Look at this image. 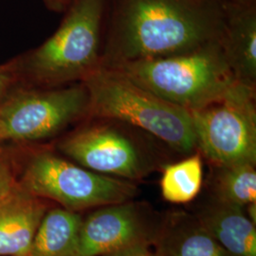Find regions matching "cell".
I'll use <instances>...</instances> for the list:
<instances>
[{
	"instance_id": "obj_5",
	"label": "cell",
	"mask_w": 256,
	"mask_h": 256,
	"mask_svg": "<svg viewBox=\"0 0 256 256\" xmlns=\"http://www.w3.org/2000/svg\"><path fill=\"white\" fill-rule=\"evenodd\" d=\"M106 0H75L54 34L19 63L32 88H54L82 82L101 66Z\"/></svg>"
},
{
	"instance_id": "obj_7",
	"label": "cell",
	"mask_w": 256,
	"mask_h": 256,
	"mask_svg": "<svg viewBox=\"0 0 256 256\" xmlns=\"http://www.w3.org/2000/svg\"><path fill=\"white\" fill-rule=\"evenodd\" d=\"M190 113L198 150L210 165H256V90L238 84Z\"/></svg>"
},
{
	"instance_id": "obj_21",
	"label": "cell",
	"mask_w": 256,
	"mask_h": 256,
	"mask_svg": "<svg viewBox=\"0 0 256 256\" xmlns=\"http://www.w3.org/2000/svg\"><path fill=\"white\" fill-rule=\"evenodd\" d=\"M3 142V138H2V135H1V131H0V142Z\"/></svg>"
},
{
	"instance_id": "obj_11",
	"label": "cell",
	"mask_w": 256,
	"mask_h": 256,
	"mask_svg": "<svg viewBox=\"0 0 256 256\" xmlns=\"http://www.w3.org/2000/svg\"><path fill=\"white\" fill-rule=\"evenodd\" d=\"M48 200L20 183L0 198V256H28Z\"/></svg>"
},
{
	"instance_id": "obj_13",
	"label": "cell",
	"mask_w": 256,
	"mask_h": 256,
	"mask_svg": "<svg viewBox=\"0 0 256 256\" xmlns=\"http://www.w3.org/2000/svg\"><path fill=\"white\" fill-rule=\"evenodd\" d=\"M154 245L156 256H230L194 214L184 212L164 218Z\"/></svg>"
},
{
	"instance_id": "obj_19",
	"label": "cell",
	"mask_w": 256,
	"mask_h": 256,
	"mask_svg": "<svg viewBox=\"0 0 256 256\" xmlns=\"http://www.w3.org/2000/svg\"><path fill=\"white\" fill-rule=\"evenodd\" d=\"M150 246L151 245L147 243H137L106 254L102 256H150L152 254L149 250Z\"/></svg>"
},
{
	"instance_id": "obj_12",
	"label": "cell",
	"mask_w": 256,
	"mask_h": 256,
	"mask_svg": "<svg viewBox=\"0 0 256 256\" xmlns=\"http://www.w3.org/2000/svg\"><path fill=\"white\" fill-rule=\"evenodd\" d=\"M245 209L210 198L194 216L230 256H256V224Z\"/></svg>"
},
{
	"instance_id": "obj_14",
	"label": "cell",
	"mask_w": 256,
	"mask_h": 256,
	"mask_svg": "<svg viewBox=\"0 0 256 256\" xmlns=\"http://www.w3.org/2000/svg\"><path fill=\"white\" fill-rule=\"evenodd\" d=\"M82 222V216L74 210H46L28 256H77Z\"/></svg>"
},
{
	"instance_id": "obj_22",
	"label": "cell",
	"mask_w": 256,
	"mask_h": 256,
	"mask_svg": "<svg viewBox=\"0 0 256 256\" xmlns=\"http://www.w3.org/2000/svg\"><path fill=\"white\" fill-rule=\"evenodd\" d=\"M156 256V254H151V256Z\"/></svg>"
},
{
	"instance_id": "obj_2",
	"label": "cell",
	"mask_w": 256,
	"mask_h": 256,
	"mask_svg": "<svg viewBox=\"0 0 256 256\" xmlns=\"http://www.w3.org/2000/svg\"><path fill=\"white\" fill-rule=\"evenodd\" d=\"M79 124L57 148L99 174L135 182L162 170L178 155L156 138L120 120L88 117Z\"/></svg>"
},
{
	"instance_id": "obj_10",
	"label": "cell",
	"mask_w": 256,
	"mask_h": 256,
	"mask_svg": "<svg viewBox=\"0 0 256 256\" xmlns=\"http://www.w3.org/2000/svg\"><path fill=\"white\" fill-rule=\"evenodd\" d=\"M220 45L236 81L256 90V0H225Z\"/></svg>"
},
{
	"instance_id": "obj_15",
	"label": "cell",
	"mask_w": 256,
	"mask_h": 256,
	"mask_svg": "<svg viewBox=\"0 0 256 256\" xmlns=\"http://www.w3.org/2000/svg\"><path fill=\"white\" fill-rule=\"evenodd\" d=\"M256 165H210L212 198L245 209L256 202Z\"/></svg>"
},
{
	"instance_id": "obj_3",
	"label": "cell",
	"mask_w": 256,
	"mask_h": 256,
	"mask_svg": "<svg viewBox=\"0 0 256 256\" xmlns=\"http://www.w3.org/2000/svg\"><path fill=\"white\" fill-rule=\"evenodd\" d=\"M108 68L189 112L223 99L239 84L218 42L183 54L134 60Z\"/></svg>"
},
{
	"instance_id": "obj_9",
	"label": "cell",
	"mask_w": 256,
	"mask_h": 256,
	"mask_svg": "<svg viewBox=\"0 0 256 256\" xmlns=\"http://www.w3.org/2000/svg\"><path fill=\"white\" fill-rule=\"evenodd\" d=\"M162 220L146 202L102 206L82 220L77 256H102L137 243L153 245Z\"/></svg>"
},
{
	"instance_id": "obj_16",
	"label": "cell",
	"mask_w": 256,
	"mask_h": 256,
	"mask_svg": "<svg viewBox=\"0 0 256 256\" xmlns=\"http://www.w3.org/2000/svg\"><path fill=\"white\" fill-rule=\"evenodd\" d=\"M200 151L172 162L162 169L160 191L165 200L174 204L192 202L202 191L203 162Z\"/></svg>"
},
{
	"instance_id": "obj_20",
	"label": "cell",
	"mask_w": 256,
	"mask_h": 256,
	"mask_svg": "<svg viewBox=\"0 0 256 256\" xmlns=\"http://www.w3.org/2000/svg\"><path fill=\"white\" fill-rule=\"evenodd\" d=\"M75 0H43L46 9L54 12H64Z\"/></svg>"
},
{
	"instance_id": "obj_4",
	"label": "cell",
	"mask_w": 256,
	"mask_h": 256,
	"mask_svg": "<svg viewBox=\"0 0 256 256\" xmlns=\"http://www.w3.org/2000/svg\"><path fill=\"white\" fill-rule=\"evenodd\" d=\"M82 84L88 117L120 120L156 138L178 155L198 151L191 113L149 92L124 75L100 66Z\"/></svg>"
},
{
	"instance_id": "obj_1",
	"label": "cell",
	"mask_w": 256,
	"mask_h": 256,
	"mask_svg": "<svg viewBox=\"0 0 256 256\" xmlns=\"http://www.w3.org/2000/svg\"><path fill=\"white\" fill-rule=\"evenodd\" d=\"M225 0H106L101 66L220 43Z\"/></svg>"
},
{
	"instance_id": "obj_8",
	"label": "cell",
	"mask_w": 256,
	"mask_h": 256,
	"mask_svg": "<svg viewBox=\"0 0 256 256\" xmlns=\"http://www.w3.org/2000/svg\"><path fill=\"white\" fill-rule=\"evenodd\" d=\"M88 113L90 95L82 82L12 90L0 102V131L3 140H44L86 119Z\"/></svg>"
},
{
	"instance_id": "obj_6",
	"label": "cell",
	"mask_w": 256,
	"mask_h": 256,
	"mask_svg": "<svg viewBox=\"0 0 256 256\" xmlns=\"http://www.w3.org/2000/svg\"><path fill=\"white\" fill-rule=\"evenodd\" d=\"M18 182L38 198L74 212L132 200L138 194L134 182L93 172L48 149L32 155Z\"/></svg>"
},
{
	"instance_id": "obj_17",
	"label": "cell",
	"mask_w": 256,
	"mask_h": 256,
	"mask_svg": "<svg viewBox=\"0 0 256 256\" xmlns=\"http://www.w3.org/2000/svg\"><path fill=\"white\" fill-rule=\"evenodd\" d=\"M20 79L18 60L10 62L9 64H0V102L14 90Z\"/></svg>"
},
{
	"instance_id": "obj_18",
	"label": "cell",
	"mask_w": 256,
	"mask_h": 256,
	"mask_svg": "<svg viewBox=\"0 0 256 256\" xmlns=\"http://www.w3.org/2000/svg\"><path fill=\"white\" fill-rule=\"evenodd\" d=\"M18 182V180L8 156L0 150V198L9 192Z\"/></svg>"
}]
</instances>
